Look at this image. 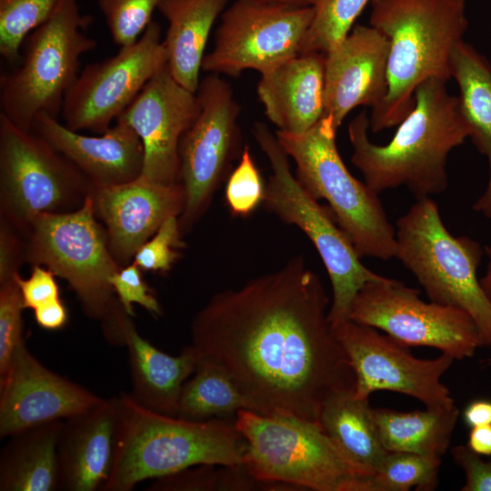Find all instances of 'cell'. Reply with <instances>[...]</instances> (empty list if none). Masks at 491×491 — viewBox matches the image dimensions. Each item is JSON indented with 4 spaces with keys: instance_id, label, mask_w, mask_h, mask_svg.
I'll list each match as a JSON object with an SVG mask.
<instances>
[{
    "instance_id": "1",
    "label": "cell",
    "mask_w": 491,
    "mask_h": 491,
    "mask_svg": "<svg viewBox=\"0 0 491 491\" xmlns=\"http://www.w3.org/2000/svg\"><path fill=\"white\" fill-rule=\"evenodd\" d=\"M329 304L320 277L296 256L212 296L192 320L191 346L230 376L253 411L320 425L325 405L356 384Z\"/></svg>"
},
{
    "instance_id": "2",
    "label": "cell",
    "mask_w": 491,
    "mask_h": 491,
    "mask_svg": "<svg viewBox=\"0 0 491 491\" xmlns=\"http://www.w3.org/2000/svg\"><path fill=\"white\" fill-rule=\"evenodd\" d=\"M366 110L348 125L353 148L351 162L376 194L406 186L416 199L444 192L450 152L470 137L471 131L458 96L449 94L446 82L428 78L416 90L415 105L384 145L368 137Z\"/></svg>"
},
{
    "instance_id": "3",
    "label": "cell",
    "mask_w": 491,
    "mask_h": 491,
    "mask_svg": "<svg viewBox=\"0 0 491 491\" xmlns=\"http://www.w3.org/2000/svg\"><path fill=\"white\" fill-rule=\"evenodd\" d=\"M468 0H371L369 25L389 41L387 93L371 110L369 129L398 125L428 78L451 79L450 60L468 28Z\"/></svg>"
},
{
    "instance_id": "4",
    "label": "cell",
    "mask_w": 491,
    "mask_h": 491,
    "mask_svg": "<svg viewBox=\"0 0 491 491\" xmlns=\"http://www.w3.org/2000/svg\"><path fill=\"white\" fill-rule=\"evenodd\" d=\"M113 468L103 491H130L200 465L239 466L246 443L235 419L190 421L140 406L127 394Z\"/></svg>"
},
{
    "instance_id": "5",
    "label": "cell",
    "mask_w": 491,
    "mask_h": 491,
    "mask_svg": "<svg viewBox=\"0 0 491 491\" xmlns=\"http://www.w3.org/2000/svg\"><path fill=\"white\" fill-rule=\"evenodd\" d=\"M92 17L79 0H58L50 15L25 39L20 57L0 77L1 114L31 130L35 117H58L80 73L81 57L96 46L86 34Z\"/></svg>"
},
{
    "instance_id": "6",
    "label": "cell",
    "mask_w": 491,
    "mask_h": 491,
    "mask_svg": "<svg viewBox=\"0 0 491 491\" xmlns=\"http://www.w3.org/2000/svg\"><path fill=\"white\" fill-rule=\"evenodd\" d=\"M337 128L324 115L302 134L276 131L285 152L296 165L298 182L315 199H325L357 255L389 260L396 257V228L378 197L355 178L344 164L336 143Z\"/></svg>"
},
{
    "instance_id": "7",
    "label": "cell",
    "mask_w": 491,
    "mask_h": 491,
    "mask_svg": "<svg viewBox=\"0 0 491 491\" xmlns=\"http://www.w3.org/2000/svg\"><path fill=\"white\" fill-rule=\"evenodd\" d=\"M396 239V257L430 301L464 309L491 346V304L476 276L484 246L470 237L452 235L431 197L416 199L397 219Z\"/></svg>"
},
{
    "instance_id": "8",
    "label": "cell",
    "mask_w": 491,
    "mask_h": 491,
    "mask_svg": "<svg viewBox=\"0 0 491 491\" xmlns=\"http://www.w3.org/2000/svg\"><path fill=\"white\" fill-rule=\"evenodd\" d=\"M235 424L246 443L243 465L259 482L356 491L362 478L318 424L248 409L237 412Z\"/></svg>"
},
{
    "instance_id": "9",
    "label": "cell",
    "mask_w": 491,
    "mask_h": 491,
    "mask_svg": "<svg viewBox=\"0 0 491 491\" xmlns=\"http://www.w3.org/2000/svg\"><path fill=\"white\" fill-rule=\"evenodd\" d=\"M252 132L272 171L263 204L284 223L302 230L319 254L332 286L328 321L333 329L349 319L352 303L365 284L384 276L363 265L347 235L334 222V215L301 185L291 171L289 156L267 125L256 122Z\"/></svg>"
},
{
    "instance_id": "10",
    "label": "cell",
    "mask_w": 491,
    "mask_h": 491,
    "mask_svg": "<svg viewBox=\"0 0 491 491\" xmlns=\"http://www.w3.org/2000/svg\"><path fill=\"white\" fill-rule=\"evenodd\" d=\"M24 239L25 261L45 266L65 279L89 317L101 323L108 318L119 302L110 279L121 266L110 251L90 193L76 210L36 218Z\"/></svg>"
},
{
    "instance_id": "11",
    "label": "cell",
    "mask_w": 491,
    "mask_h": 491,
    "mask_svg": "<svg viewBox=\"0 0 491 491\" xmlns=\"http://www.w3.org/2000/svg\"><path fill=\"white\" fill-rule=\"evenodd\" d=\"M91 186L42 136L0 113V219L24 236L39 216L78 209Z\"/></svg>"
},
{
    "instance_id": "12",
    "label": "cell",
    "mask_w": 491,
    "mask_h": 491,
    "mask_svg": "<svg viewBox=\"0 0 491 491\" xmlns=\"http://www.w3.org/2000/svg\"><path fill=\"white\" fill-rule=\"evenodd\" d=\"M195 94L199 114L183 135L178 149V182L185 191V205L178 216L183 235L207 211L243 151L237 123L240 105L230 84L220 75L208 74L200 80Z\"/></svg>"
},
{
    "instance_id": "13",
    "label": "cell",
    "mask_w": 491,
    "mask_h": 491,
    "mask_svg": "<svg viewBox=\"0 0 491 491\" xmlns=\"http://www.w3.org/2000/svg\"><path fill=\"white\" fill-rule=\"evenodd\" d=\"M315 6L263 0H235L221 15L202 71L236 77L264 74L302 53Z\"/></svg>"
},
{
    "instance_id": "14",
    "label": "cell",
    "mask_w": 491,
    "mask_h": 491,
    "mask_svg": "<svg viewBox=\"0 0 491 491\" xmlns=\"http://www.w3.org/2000/svg\"><path fill=\"white\" fill-rule=\"evenodd\" d=\"M349 319L382 330L405 346H431L464 359L486 346L471 316L464 309L419 297V291L384 276L369 281L356 296Z\"/></svg>"
},
{
    "instance_id": "15",
    "label": "cell",
    "mask_w": 491,
    "mask_h": 491,
    "mask_svg": "<svg viewBox=\"0 0 491 491\" xmlns=\"http://www.w3.org/2000/svg\"><path fill=\"white\" fill-rule=\"evenodd\" d=\"M166 65L161 27L152 21L136 42L80 71L63 103L64 125L76 132L104 133Z\"/></svg>"
},
{
    "instance_id": "16",
    "label": "cell",
    "mask_w": 491,
    "mask_h": 491,
    "mask_svg": "<svg viewBox=\"0 0 491 491\" xmlns=\"http://www.w3.org/2000/svg\"><path fill=\"white\" fill-rule=\"evenodd\" d=\"M333 332L354 370L356 397L368 399L375 391L389 390L415 397L426 408L455 406L449 389L440 381L455 360L452 356L442 354L431 360L416 358L407 346L350 319L337 325Z\"/></svg>"
},
{
    "instance_id": "17",
    "label": "cell",
    "mask_w": 491,
    "mask_h": 491,
    "mask_svg": "<svg viewBox=\"0 0 491 491\" xmlns=\"http://www.w3.org/2000/svg\"><path fill=\"white\" fill-rule=\"evenodd\" d=\"M195 93L181 85L167 65L154 75L116 118L141 139V176L162 185L178 182L180 140L199 114Z\"/></svg>"
},
{
    "instance_id": "18",
    "label": "cell",
    "mask_w": 491,
    "mask_h": 491,
    "mask_svg": "<svg viewBox=\"0 0 491 491\" xmlns=\"http://www.w3.org/2000/svg\"><path fill=\"white\" fill-rule=\"evenodd\" d=\"M103 400L46 368L23 340L0 377V438L80 415Z\"/></svg>"
},
{
    "instance_id": "19",
    "label": "cell",
    "mask_w": 491,
    "mask_h": 491,
    "mask_svg": "<svg viewBox=\"0 0 491 491\" xmlns=\"http://www.w3.org/2000/svg\"><path fill=\"white\" fill-rule=\"evenodd\" d=\"M95 215L106 231L110 251L121 267L171 216H179L185 191L177 182L162 185L139 176L130 182L92 185Z\"/></svg>"
},
{
    "instance_id": "20",
    "label": "cell",
    "mask_w": 491,
    "mask_h": 491,
    "mask_svg": "<svg viewBox=\"0 0 491 491\" xmlns=\"http://www.w3.org/2000/svg\"><path fill=\"white\" fill-rule=\"evenodd\" d=\"M389 41L372 25H355L325 55V112L335 126L354 108H376L387 89Z\"/></svg>"
},
{
    "instance_id": "21",
    "label": "cell",
    "mask_w": 491,
    "mask_h": 491,
    "mask_svg": "<svg viewBox=\"0 0 491 491\" xmlns=\"http://www.w3.org/2000/svg\"><path fill=\"white\" fill-rule=\"evenodd\" d=\"M102 329L109 343L127 348L131 396L146 409L177 416L183 386L200 362L195 348L190 345L177 356L162 352L139 335L120 303Z\"/></svg>"
},
{
    "instance_id": "22",
    "label": "cell",
    "mask_w": 491,
    "mask_h": 491,
    "mask_svg": "<svg viewBox=\"0 0 491 491\" xmlns=\"http://www.w3.org/2000/svg\"><path fill=\"white\" fill-rule=\"evenodd\" d=\"M122 419L119 396L64 420L58 446L60 490H102L113 468Z\"/></svg>"
},
{
    "instance_id": "23",
    "label": "cell",
    "mask_w": 491,
    "mask_h": 491,
    "mask_svg": "<svg viewBox=\"0 0 491 491\" xmlns=\"http://www.w3.org/2000/svg\"><path fill=\"white\" fill-rule=\"evenodd\" d=\"M71 161L94 185H118L142 174L144 148L127 124L115 120L98 135H85L46 114L37 115L32 129Z\"/></svg>"
},
{
    "instance_id": "24",
    "label": "cell",
    "mask_w": 491,
    "mask_h": 491,
    "mask_svg": "<svg viewBox=\"0 0 491 491\" xmlns=\"http://www.w3.org/2000/svg\"><path fill=\"white\" fill-rule=\"evenodd\" d=\"M256 93L279 131L302 134L325 112V54L301 53L261 74Z\"/></svg>"
},
{
    "instance_id": "25",
    "label": "cell",
    "mask_w": 491,
    "mask_h": 491,
    "mask_svg": "<svg viewBox=\"0 0 491 491\" xmlns=\"http://www.w3.org/2000/svg\"><path fill=\"white\" fill-rule=\"evenodd\" d=\"M228 0H163L159 12L168 27L163 40L173 77L196 93L212 27Z\"/></svg>"
},
{
    "instance_id": "26",
    "label": "cell",
    "mask_w": 491,
    "mask_h": 491,
    "mask_svg": "<svg viewBox=\"0 0 491 491\" xmlns=\"http://www.w3.org/2000/svg\"><path fill=\"white\" fill-rule=\"evenodd\" d=\"M64 420L10 436L0 454L1 491L59 489L58 446Z\"/></svg>"
},
{
    "instance_id": "27",
    "label": "cell",
    "mask_w": 491,
    "mask_h": 491,
    "mask_svg": "<svg viewBox=\"0 0 491 491\" xmlns=\"http://www.w3.org/2000/svg\"><path fill=\"white\" fill-rule=\"evenodd\" d=\"M450 72L459 88L460 108L471 131L469 138L487 158L489 166L486 187L473 209L491 219V65L463 41L453 50Z\"/></svg>"
},
{
    "instance_id": "28",
    "label": "cell",
    "mask_w": 491,
    "mask_h": 491,
    "mask_svg": "<svg viewBox=\"0 0 491 491\" xmlns=\"http://www.w3.org/2000/svg\"><path fill=\"white\" fill-rule=\"evenodd\" d=\"M319 424L362 477L371 476L388 454L368 399L356 397L354 391L331 398Z\"/></svg>"
},
{
    "instance_id": "29",
    "label": "cell",
    "mask_w": 491,
    "mask_h": 491,
    "mask_svg": "<svg viewBox=\"0 0 491 491\" xmlns=\"http://www.w3.org/2000/svg\"><path fill=\"white\" fill-rule=\"evenodd\" d=\"M458 416L456 406L406 413L374 409L380 440L388 452H407L438 459L449 448Z\"/></svg>"
},
{
    "instance_id": "30",
    "label": "cell",
    "mask_w": 491,
    "mask_h": 491,
    "mask_svg": "<svg viewBox=\"0 0 491 491\" xmlns=\"http://www.w3.org/2000/svg\"><path fill=\"white\" fill-rule=\"evenodd\" d=\"M242 409L252 407L230 376L216 364L200 360L183 386L177 416L190 421L235 419Z\"/></svg>"
},
{
    "instance_id": "31",
    "label": "cell",
    "mask_w": 491,
    "mask_h": 491,
    "mask_svg": "<svg viewBox=\"0 0 491 491\" xmlns=\"http://www.w3.org/2000/svg\"><path fill=\"white\" fill-rule=\"evenodd\" d=\"M441 459L388 452L376 470L361 479L358 491H431L437 486Z\"/></svg>"
},
{
    "instance_id": "32",
    "label": "cell",
    "mask_w": 491,
    "mask_h": 491,
    "mask_svg": "<svg viewBox=\"0 0 491 491\" xmlns=\"http://www.w3.org/2000/svg\"><path fill=\"white\" fill-rule=\"evenodd\" d=\"M265 483L255 479L244 465H200L154 479L150 491H213L266 489Z\"/></svg>"
},
{
    "instance_id": "33",
    "label": "cell",
    "mask_w": 491,
    "mask_h": 491,
    "mask_svg": "<svg viewBox=\"0 0 491 491\" xmlns=\"http://www.w3.org/2000/svg\"><path fill=\"white\" fill-rule=\"evenodd\" d=\"M371 0H319L302 53L326 54L350 33L354 23Z\"/></svg>"
},
{
    "instance_id": "34",
    "label": "cell",
    "mask_w": 491,
    "mask_h": 491,
    "mask_svg": "<svg viewBox=\"0 0 491 491\" xmlns=\"http://www.w3.org/2000/svg\"><path fill=\"white\" fill-rule=\"evenodd\" d=\"M58 0H0V55L14 65L26 36L52 13Z\"/></svg>"
},
{
    "instance_id": "35",
    "label": "cell",
    "mask_w": 491,
    "mask_h": 491,
    "mask_svg": "<svg viewBox=\"0 0 491 491\" xmlns=\"http://www.w3.org/2000/svg\"><path fill=\"white\" fill-rule=\"evenodd\" d=\"M113 42L130 45L145 31L163 0H96Z\"/></svg>"
},
{
    "instance_id": "36",
    "label": "cell",
    "mask_w": 491,
    "mask_h": 491,
    "mask_svg": "<svg viewBox=\"0 0 491 491\" xmlns=\"http://www.w3.org/2000/svg\"><path fill=\"white\" fill-rule=\"evenodd\" d=\"M225 193L228 208L235 216L246 217L263 203L265 185L247 145L227 178Z\"/></svg>"
},
{
    "instance_id": "37",
    "label": "cell",
    "mask_w": 491,
    "mask_h": 491,
    "mask_svg": "<svg viewBox=\"0 0 491 491\" xmlns=\"http://www.w3.org/2000/svg\"><path fill=\"white\" fill-rule=\"evenodd\" d=\"M178 216L166 219L155 235L139 247L133 263L141 270L164 274L171 270L185 247Z\"/></svg>"
},
{
    "instance_id": "38",
    "label": "cell",
    "mask_w": 491,
    "mask_h": 491,
    "mask_svg": "<svg viewBox=\"0 0 491 491\" xmlns=\"http://www.w3.org/2000/svg\"><path fill=\"white\" fill-rule=\"evenodd\" d=\"M23 309L16 279L0 284V377L5 374L16 347L25 340L22 336Z\"/></svg>"
},
{
    "instance_id": "39",
    "label": "cell",
    "mask_w": 491,
    "mask_h": 491,
    "mask_svg": "<svg viewBox=\"0 0 491 491\" xmlns=\"http://www.w3.org/2000/svg\"><path fill=\"white\" fill-rule=\"evenodd\" d=\"M110 283L119 303L128 316H135L134 303L155 316L162 315L158 300L143 279L141 269L133 262L121 267L111 277Z\"/></svg>"
},
{
    "instance_id": "40",
    "label": "cell",
    "mask_w": 491,
    "mask_h": 491,
    "mask_svg": "<svg viewBox=\"0 0 491 491\" xmlns=\"http://www.w3.org/2000/svg\"><path fill=\"white\" fill-rule=\"evenodd\" d=\"M55 274L41 266H34L31 275L24 279L20 275L15 279L18 284L24 308L36 309L45 304L59 299V288Z\"/></svg>"
},
{
    "instance_id": "41",
    "label": "cell",
    "mask_w": 491,
    "mask_h": 491,
    "mask_svg": "<svg viewBox=\"0 0 491 491\" xmlns=\"http://www.w3.org/2000/svg\"><path fill=\"white\" fill-rule=\"evenodd\" d=\"M25 261L23 235L5 220L0 219V284L15 278Z\"/></svg>"
},
{
    "instance_id": "42",
    "label": "cell",
    "mask_w": 491,
    "mask_h": 491,
    "mask_svg": "<svg viewBox=\"0 0 491 491\" xmlns=\"http://www.w3.org/2000/svg\"><path fill=\"white\" fill-rule=\"evenodd\" d=\"M451 454L466 475L462 491H491V461H484L480 455L464 445L454 446Z\"/></svg>"
},
{
    "instance_id": "43",
    "label": "cell",
    "mask_w": 491,
    "mask_h": 491,
    "mask_svg": "<svg viewBox=\"0 0 491 491\" xmlns=\"http://www.w3.org/2000/svg\"><path fill=\"white\" fill-rule=\"evenodd\" d=\"M34 311L38 326L47 330L60 329L67 322V311L60 298L45 304Z\"/></svg>"
},
{
    "instance_id": "44",
    "label": "cell",
    "mask_w": 491,
    "mask_h": 491,
    "mask_svg": "<svg viewBox=\"0 0 491 491\" xmlns=\"http://www.w3.org/2000/svg\"><path fill=\"white\" fill-rule=\"evenodd\" d=\"M463 416L471 427L491 425V401L481 399L471 402L466 407Z\"/></svg>"
},
{
    "instance_id": "45",
    "label": "cell",
    "mask_w": 491,
    "mask_h": 491,
    "mask_svg": "<svg viewBox=\"0 0 491 491\" xmlns=\"http://www.w3.org/2000/svg\"><path fill=\"white\" fill-rule=\"evenodd\" d=\"M467 446L478 455L491 456V425L471 427Z\"/></svg>"
},
{
    "instance_id": "46",
    "label": "cell",
    "mask_w": 491,
    "mask_h": 491,
    "mask_svg": "<svg viewBox=\"0 0 491 491\" xmlns=\"http://www.w3.org/2000/svg\"><path fill=\"white\" fill-rule=\"evenodd\" d=\"M485 255L488 258L487 267L485 275L479 279L481 286L491 304V246H484ZM486 366H491V357L485 360Z\"/></svg>"
},
{
    "instance_id": "47",
    "label": "cell",
    "mask_w": 491,
    "mask_h": 491,
    "mask_svg": "<svg viewBox=\"0 0 491 491\" xmlns=\"http://www.w3.org/2000/svg\"><path fill=\"white\" fill-rule=\"evenodd\" d=\"M270 2H279L301 6H315L319 0H263Z\"/></svg>"
}]
</instances>
